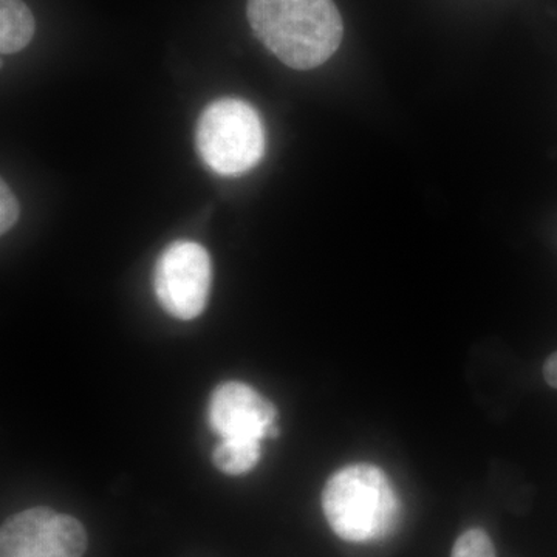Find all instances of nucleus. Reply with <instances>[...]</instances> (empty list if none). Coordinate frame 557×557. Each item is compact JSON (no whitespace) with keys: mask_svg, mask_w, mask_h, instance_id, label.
Here are the masks:
<instances>
[{"mask_svg":"<svg viewBox=\"0 0 557 557\" xmlns=\"http://www.w3.org/2000/svg\"><path fill=\"white\" fill-rule=\"evenodd\" d=\"M247 17L256 38L289 69H317L343 42L333 0H248Z\"/></svg>","mask_w":557,"mask_h":557,"instance_id":"1","label":"nucleus"},{"mask_svg":"<svg viewBox=\"0 0 557 557\" xmlns=\"http://www.w3.org/2000/svg\"><path fill=\"white\" fill-rule=\"evenodd\" d=\"M322 509L333 533L362 544L384 539L399 520V500L383 469L350 465L329 479L322 491Z\"/></svg>","mask_w":557,"mask_h":557,"instance_id":"2","label":"nucleus"},{"mask_svg":"<svg viewBox=\"0 0 557 557\" xmlns=\"http://www.w3.org/2000/svg\"><path fill=\"white\" fill-rule=\"evenodd\" d=\"M196 148L208 170L240 177L265 156L267 135L258 110L237 98H222L203 109L196 127Z\"/></svg>","mask_w":557,"mask_h":557,"instance_id":"3","label":"nucleus"},{"mask_svg":"<svg viewBox=\"0 0 557 557\" xmlns=\"http://www.w3.org/2000/svg\"><path fill=\"white\" fill-rule=\"evenodd\" d=\"M212 263L197 242L168 245L153 269V292L161 309L180 321H193L207 309Z\"/></svg>","mask_w":557,"mask_h":557,"instance_id":"4","label":"nucleus"},{"mask_svg":"<svg viewBox=\"0 0 557 557\" xmlns=\"http://www.w3.org/2000/svg\"><path fill=\"white\" fill-rule=\"evenodd\" d=\"M86 549L83 523L46 507L17 512L0 530V557H83Z\"/></svg>","mask_w":557,"mask_h":557,"instance_id":"5","label":"nucleus"},{"mask_svg":"<svg viewBox=\"0 0 557 557\" xmlns=\"http://www.w3.org/2000/svg\"><path fill=\"white\" fill-rule=\"evenodd\" d=\"M208 424L220 440L262 443L277 435V410L245 383H223L208 403Z\"/></svg>","mask_w":557,"mask_h":557,"instance_id":"6","label":"nucleus"},{"mask_svg":"<svg viewBox=\"0 0 557 557\" xmlns=\"http://www.w3.org/2000/svg\"><path fill=\"white\" fill-rule=\"evenodd\" d=\"M35 17L22 0H0V51L24 50L35 36Z\"/></svg>","mask_w":557,"mask_h":557,"instance_id":"7","label":"nucleus"},{"mask_svg":"<svg viewBox=\"0 0 557 557\" xmlns=\"http://www.w3.org/2000/svg\"><path fill=\"white\" fill-rule=\"evenodd\" d=\"M262 443L256 442H230L220 440L212 450V463L220 472L226 475L248 474L251 469L258 467Z\"/></svg>","mask_w":557,"mask_h":557,"instance_id":"8","label":"nucleus"},{"mask_svg":"<svg viewBox=\"0 0 557 557\" xmlns=\"http://www.w3.org/2000/svg\"><path fill=\"white\" fill-rule=\"evenodd\" d=\"M450 557H497V555L486 531L482 528H472L457 539Z\"/></svg>","mask_w":557,"mask_h":557,"instance_id":"9","label":"nucleus"},{"mask_svg":"<svg viewBox=\"0 0 557 557\" xmlns=\"http://www.w3.org/2000/svg\"><path fill=\"white\" fill-rule=\"evenodd\" d=\"M17 218H20V205H17L16 196L2 180V185H0V233L5 234L7 231L13 228Z\"/></svg>","mask_w":557,"mask_h":557,"instance_id":"10","label":"nucleus"},{"mask_svg":"<svg viewBox=\"0 0 557 557\" xmlns=\"http://www.w3.org/2000/svg\"><path fill=\"white\" fill-rule=\"evenodd\" d=\"M544 379L549 386L557 388V351L545 361Z\"/></svg>","mask_w":557,"mask_h":557,"instance_id":"11","label":"nucleus"}]
</instances>
